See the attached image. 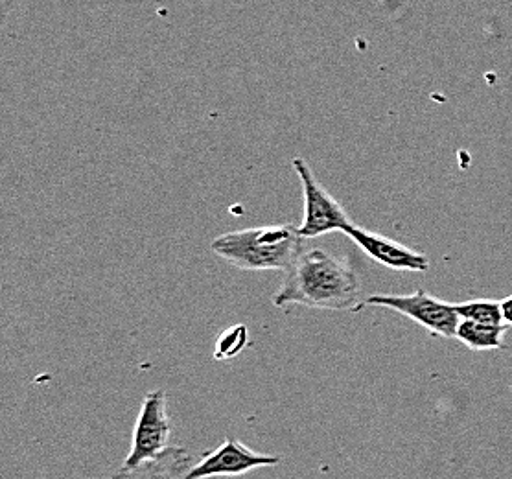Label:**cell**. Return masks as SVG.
<instances>
[{
    "label": "cell",
    "instance_id": "10",
    "mask_svg": "<svg viewBox=\"0 0 512 479\" xmlns=\"http://www.w3.org/2000/svg\"><path fill=\"white\" fill-rule=\"evenodd\" d=\"M455 310L459 317L466 321H476L483 325H501L503 323L500 301H490V299L466 301V303L455 304Z\"/></svg>",
    "mask_w": 512,
    "mask_h": 479
},
{
    "label": "cell",
    "instance_id": "6",
    "mask_svg": "<svg viewBox=\"0 0 512 479\" xmlns=\"http://www.w3.org/2000/svg\"><path fill=\"white\" fill-rule=\"evenodd\" d=\"M279 456L258 454L234 437H227L216 450L203 454L198 463L188 472L187 479L227 478L244 476L256 468L277 467Z\"/></svg>",
    "mask_w": 512,
    "mask_h": 479
},
{
    "label": "cell",
    "instance_id": "7",
    "mask_svg": "<svg viewBox=\"0 0 512 479\" xmlns=\"http://www.w3.org/2000/svg\"><path fill=\"white\" fill-rule=\"evenodd\" d=\"M343 233L347 234L367 257L373 258L374 262L382 264L385 268L395 269V271H419V273L428 271L430 268L428 257L398 244L387 236L371 233L354 223L349 225Z\"/></svg>",
    "mask_w": 512,
    "mask_h": 479
},
{
    "label": "cell",
    "instance_id": "3",
    "mask_svg": "<svg viewBox=\"0 0 512 479\" xmlns=\"http://www.w3.org/2000/svg\"><path fill=\"white\" fill-rule=\"evenodd\" d=\"M361 306H378L398 312L439 338H455L457 327L461 323L455 304L444 303L424 290H417L411 295L374 293Z\"/></svg>",
    "mask_w": 512,
    "mask_h": 479
},
{
    "label": "cell",
    "instance_id": "9",
    "mask_svg": "<svg viewBox=\"0 0 512 479\" xmlns=\"http://www.w3.org/2000/svg\"><path fill=\"white\" fill-rule=\"evenodd\" d=\"M507 325H483L476 321L461 319L455 338L472 351H492L505 347Z\"/></svg>",
    "mask_w": 512,
    "mask_h": 479
},
{
    "label": "cell",
    "instance_id": "12",
    "mask_svg": "<svg viewBox=\"0 0 512 479\" xmlns=\"http://www.w3.org/2000/svg\"><path fill=\"white\" fill-rule=\"evenodd\" d=\"M501 314H503V321L512 327V295L501 301Z\"/></svg>",
    "mask_w": 512,
    "mask_h": 479
},
{
    "label": "cell",
    "instance_id": "2",
    "mask_svg": "<svg viewBox=\"0 0 512 479\" xmlns=\"http://www.w3.org/2000/svg\"><path fill=\"white\" fill-rule=\"evenodd\" d=\"M210 249L216 257L245 271H286L304 249L295 225H266L218 236Z\"/></svg>",
    "mask_w": 512,
    "mask_h": 479
},
{
    "label": "cell",
    "instance_id": "8",
    "mask_svg": "<svg viewBox=\"0 0 512 479\" xmlns=\"http://www.w3.org/2000/svg\"><path fill=\"white\" fill-rule=\"evenodd\" d=\"M192 456L183 446H170L163 454L139 467L118 468L111 479H187L192 470Z\"/></svg>",
    "mask_w": 512,
    "mask_h": 479
},
{
    "label": "cell",
    "instance_id": "1",
    "mask_svg": "<svg viewBox=\"0 0 512 479\" xmlns=\"http://www.w3.org/2000/svg\"><path fill=\"white\" fill-rule=\"evenodd\" d=\"M360 290V275L349 260L321 247H304L284 271V281L273 295V304L277 308L295 304L332 312L360 310Z\"/></svg>",
    "mask_w": 512,
    "mask_h": 479
},
{
    "label": "cell",
    "instance_id": "5",
    "mask_svg": "<svg viewBox=\"0 0 512 479\" xmlns=\"http://www.w3.org/2000/svg\"><path fill=\"white\" fill-rule=\"evenodd\" d=\"M170 417L163 389L150 391L140 406L139 417L133 428L131 448L122 468L139 467L170 448Z\"/></svg>",
    "mask_w": 512,
    "mask_h": 479
},
{
    "label": "cell",
    "instance_id": "11",
    "mask_svg": "<svg viewBox=\"0 0 512 479\" xmlns=\"http://www.w3.org/2000/svg\"><path fill=\"white\" fill-rule=\"evenodd\" d=\"M249 345V330L245 325H234V327L223 330L218 336L216 347H214V360H233L240 352Z\"/></svg>",
    "mask_w": 512,
    "mask_h": 479
},
{
    "label": "cell",
    "instance_id": "13",
    "mask_svg": "<svg viewBox=\"0 0 512 479\" xmlns=\"http://www.w3.org/2000/svg\"><path fill=\"white\" fill-rule=\"evenodd\" d=\"M94 479H111V478H94Z\"/></svg>",
    "mask_w": 512,
    "mask_h": 479
},
{
    "label": "cell",
    "instance_id": "4",
    "mask_svg": "<svg viewBox=\"0 0 512 479\" xmlns=\"http://www.w3.org/2000/svg\"><path fill=\"white\" fill-rule=\"evenodd\" d=\"M293 170L301 179L304 196V218L299 225V233L304 240L319 238L323 234L345 231L352 225L347 211L341 207L338 199L334 198L315 177L314 170L304 159H293Z\"/></svg>",
    "mask_w": 512,
    "mask_h": 479
}]
</instances>
